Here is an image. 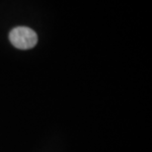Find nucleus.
Segmentation results:
<instances>
[{"mask_svg":"<svg viewBox=\"0 0 152 152\" xmlns=\"http://www.w3.org/2000/svg\"><path fill=\"white\" fill-rule=\"evenodd\" d=\"M9 39L16 48L27 50L36 46L38 42V35L36 31L30 28L17 27L10 31Z\"/></svg>","mask_w":152,"mask_h":152,"instance_id":"f257e3e1","label":"nucleus"}]
</instances>
